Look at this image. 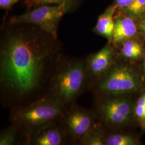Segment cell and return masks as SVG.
<instances>
[{
  "mask_svg": "<svg viewBox=\"0 0 145 145\" xmlns=\"http://www.w3.org/2000/svg\"><path fill=\"white\" fill-rule=\"evenodd\" d=\"M25 145V139L20 130L13 124L3 129L0 133V145Z\"/></svg>",
  "mask_w": 145,
  "mask_h": 145,
  "instance_id": "13",
  "label": "cell"
},
{
  "mask_svg": "<svg viewBox=\"0 0 145 145\" xmlns=\"http://www.w3.org/2000/svg\"><path fill=\"white\" fill-rule=\"evenodd\" d=\"M138 143L133 136L121 131L106 132L105 145H135Z\"/></svg>",
  "mask_w": 145,
  "mask_h": 145,
  "instance_id": "14",
  "label": "cell"
},
{
  "mask_svg": "<svg viewBox=\"0 0 145 145\" xmlns=\"http://www.w3.org/2000/svg\"><path fill=\"white\" fill-rule=\"evenodd\" d=\"M121 13L130 16L134 18H141L145 16V0H134L131 5L123 9Z\"/></svg>",
  "mask_w": 145,
  "mask_h": 145,
  "instance_id": "17",
  "label": "cell"
},
{
  "mask_svg": "<svg viewBox=\"0 0 145 145\" xmlns=\"http://www.w3.org/2000/svg\"><path fill=\"white\" fill-rule=\"evenodd\" d=\"M58 38L32 24L3 23L0 39V101L15 109L44 99L62 56Z\"/></svg>",
  "mask_w": 145,
  "mask_h": 145,
  "instance_id": "1",
  "label": "cell"
},
{
  "mask_svg": "<svg viewBox=\"0 0 145 145\" xmlns=\"http://www.w3.org/2000/svg\"><path fill=\"white\" fill-rule=\"evenodd\" d=\"M89 86L85 57L64 54L52 76L45 98L67 111L76 104L80 96L89 91Z\"/></svg>",
  "mask_w": 145,
  "mask_h": 145,
  "instance_id": "2",
  "label": "cell"
},
{
  "mask_svg": "<svg viewBox=\"0 0 145 145\" xmlns=\"http://www.w3.org/2000/svg\"><path fill=\"white\" fill-rule=\"evenodd\" d=\"M105 130L99 123L86 135L79 145H105Z\"/></svg>",
  "mask_w": 145,
  "mask_h": 145,
  "instance_id": "15",
  "label": "cell"
},
{
  "mask_svg": "<svg viewBox=\"0 0 145 145\" xmlns=\"http://www.w3.org/2000/svg\"><path fill=\"white\" fill-rule=\"evenodd\" d=\"M134 0H116L115 5L117 7V9H123L127 8L132 4Z\"/></svg>",
  "mask_w": 145,
  "mask_h": 145,
  "instance_id": "20",
  "label": "cell"
},
{
  "mask_svg": "<svg viewBox=\"0 0 145 145\" xmlns=\"http://www.w3.org/2000/svg\"><path fill=\"white\" fill-rule=\"evenodd\" d=\"M69 12L67 6L65 3L39 5L25 14L11 17L8 22L5 23L9 24H32L58 38L57 31L60 21L63 15Z\"/></svg>",
  "mask_w": 145,
  "mask_h": 145,
  "instance_id": "6",
  "label": "cell"
},
{
  "mask_svg": "<svg viewBox=\"0 0 145 145\" xmlns=\"http://www.w3.org/2000/svg\"><path fill=\"white\" fill-rule=\"evenodd\" d=\"M80 0H25L29 10L42 5H56L61 4H66L67 6L69 11H71L75 7L78 5Z\"/></svg>",
  "mask_w": 145,
  "mask_h": 145,
  "instance_id": "16",
  "label": "cell"
},
{
  "mask_svg": "<svg viewBox=\"0 0 145 145\" xmlns=\"http://www.w3.org/2000/svg\"><path fill=\"white\" fill-rule=\"evenodd\" d=\"M144 67L145 69V60H144Z\"/></svg>",
  "mask_w": 145,
  "mask_h": 145,
  "instance_id": "22",
  "label": "cell"
},
{
  "mask_svg": "<svg viewBox=\"0 0 145 145\" xmlns=\"http://www.w3.org/2000/svg\"><path fill=\"white\" fill-rule=\"evenodd\" d=\"M135 115L140 125L145 129V94L138 99L135 107Z\"/></svg>",
  "mask_w": 145,
  "mask_h": 145,
  "instance_id": "18",
  "label": "cell"
},
{
  "mask_svg": "<svg viewBox=\"0 0 145 145\" xmlns=\"http://www.w3.org/2000/svg\"><path fill=\"white\" fill-rule=\"evenodd\" d=\"M139 73L128 63L118 60L103 76L92 83L89 88L93 95H127L142 87Z\"/></svg>",
  "mask_w": 145,
  "mask_h": 145,
  "instance_id": "5",
  "label": "cell"
},
{
  "mask_svg": "<svg viewBox=\"0 0 145 145\" xmlns=\"http://www.w3.org/2000/svg\"><path fill=\"white\" fill-rule=\"evenodd\" d=\"M114 47L119 48V52L117 51L118 60H137L144 54V47L142 44L134 38L127 39Z\"/></svg>",
  "mask_w": 145,
  "mask_h": 145,
  "instance_id": "12",
  "label": "cell"
},
{
  "mask_svg": "<svg viewBox=\"0 0 145 145\" xmlns=\"http://www.w3.org/2000/svg\"><path fill=\"white\" fill-rule=\"evenodd\" d=\"M134 18L123 13L114 16V29L112 44L117 46L125 40L133 38L138 31Z\"/></svg>",
  "mask_w": 145,
  "mask_h": 145,
  "instance_id": "10",
  "label": "cell"
},
{
  "mask_svg": "<svg viewBox=\"0 0 145 145\" xmlns=\"http://www.w3.org/2000/svg\"><path fill=\"white\" fill-rule=\"evenodd\" d=\"M115 4L110 6L105 12L99 16L93 31L112 42L114 29V14L117 10Z\"/></svg>",
  "mask_w": 145,
  "mask_h": 145,
  "instance_id": "11",
  "label": "cell"
},
{
  "mask_svg": "<svg viewBox=\"0 0 145 145\" xmlns=\"http://www.w3.org/2000/svg\"><path fill=\"white\" fill-rule=\"evenodd\" d=\"M61 123L71 145H79L86 135L99 122L93 109L84 108L76 103L66 112Z\"/></svg>",
  "mask_w": 145,
  "mask_h": 145,
  "instance_id": "7",
  "label": "cell"
},
{
  "mask_svg": "<svg viewBox=\"0 0 145 145\" xmlns=\"http://www.w3.org/2000/svg\"><path fill=\"white\" fill-rule=\"evenodd\" d=\"M22 0H0L1 8L6 10V12L10 10L12 7L18 1ZM25 1V0H24Z\"/></svg>",
  "mask_w": 145,
  "mask_h": 145,
  "instance_id": "19",
  "label": "cell"
},
{
  "mask_svg": "<svg viewBox=\"0 0 145 145\" xmlns=\"http://www.w3.org/2000/svg\"><path fill=\"white\" fill-rule=\"evenodd\" d=\"M93 111L99 124L106 132L121 131L135 116V107L124 95H97Z\"/></svg>",
  "mask_w": 145,
  "mask_h": 145,
  "instance_id": "4",
  "label": "cell"
},
{
  "mask_svg": "<svg viewBox=\"0 0 145 145\" xmlns=\"http://www.w3.org/2000/svg\"><path fill=\"white\" fill-rule=\"evenodd\" d=\"M67 111L54 102L44 98L25 106L10 110L9 121L25 139L42 130L60 122Z\"/></svg>",
  "mask_w": 145,
  "mask_h": 145,
  "instance_id": "3",
  "label": "cell"
},
{
  "mask_svg": "<svg viewBox=\"0 0 145 145\" xmlns=\"http://www.w3.org/2000/svg\"><path fill=\"white\" fill-rule=\"evenodd\" d=\"M138 30L142 36L145 38V16L140 19V22L138 25Z\"/></svg>",
  "mask_w": 145,
  "mask_h": 145,
  "instance_id": "21",
  "label": "cell"
},
{
  "mask_svg": "<svg viewBox=\"0 0 145 145\" xmlns=\"http://www.w3.org/2000/svg\"><path fill=\"white\" fill-rule=\"evenodd\" d=\"M118 60L116 48L110 42L98 52L85 57L90 80L89 88L92 83L103 76Z\"/></svg>",
  "mask_w": 145,
  "mask_h": 145,
  "instance_id": "8",
  "label": "cell"
},
{
  "mask_svg": "<svg viewBox=\"0 0 145 145\" xmlns=\"http://www.w3.org/2000/svg\"><path fill=\"white\" fill-rule=\"evenodd\" d=\"M71 145L61 121L52 125L31 137L27 145Z\"/></svg>",
  "mask_w": 145,
  "mask_h": 145,
  "instance_id": "9",
  "label": "cell"
}]
</instances>
